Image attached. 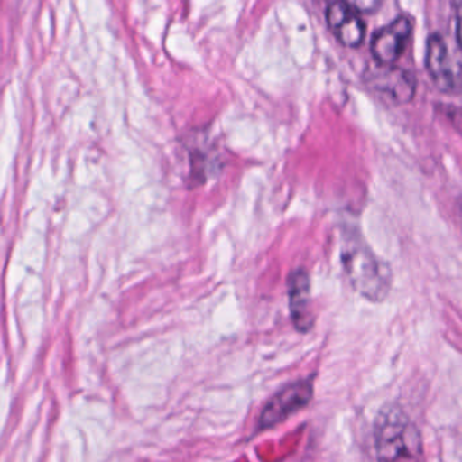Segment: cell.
I'll return each instance as SVG.
<instances>
[{"label":"cell","mask_w":462,"mask_h":462,"mask_svg":"<svg viewBox=\"0 0 462 462\" xmlns=\"http://www.w3.org/2000/svg\"><path fill=\"white\" fill-rule=\"evenodd\" d=\"M377 462H422V437L399 407L382 410L374 428Z\"/></svg>","instance_id":"obj_1"},{"label":"cell","mask_w":462,"mask_h":462,"mask_svg":"<svg viewBox=\"0 0 462 462\" xmlns=\"http://www.w3.org/2000/svg\"><path fill=\"white\" fill-rule=\"evenodd\" d=\"M342 263L350 284L364 298L382 301L391 290V271L357 236H350L342 247Z\"/></svg>","instance_id":"obj_2"},{"label":"cell","mask_w":462,"mask_h":462,"mask_svg":"<svg viewBox=\"0 0 462 462\" xmlns=\"http://www.w3.org/2000/svg\"><path fill=\"white\" fill-rule=\"evenodd\" d=\"M426 67L439 91L455 94L462 89V48L441 32L429 37Z\"/></svg>","instance_id":"obj_3"},{"label":"cell","mask_w":462,"mask_h":462,"mask_svg":"<svg viewBox=\"0 0 462 462\" xmlns=\"http://www.w3.org/2000/svg\"><path fill=\"white\" fill-rule=\"evenodd\" d=\"M312 398V383L310 380L293 383L282 388L263 407L260 417V428L271 429L282 420L304 409Z\"/></svg>","instance_id":"obj_4"},{"label":"cell","mask_w":462,"mask_h":462,"mask_svg":"<svg viewBox=\"0 0 462 462\" xmlns=\"http://www.w3.org/2000/svg\"><path fill=\"white\" fill-rule=\"evenodd\" d=\"M412 23L406 16L393 21V23L379 30L372 40V54L380 65H393L406 51L411 37Z\"/></svg>","instance_id":"obj_5"},{"label":"cell","mask_w":462,"mask_h":462,"mask_svg":"<svg viewBox=\"0 0 462 462\" xmlns=\"http://www.w3.org/2000/svg\"><path fill=\"white\" fill-rule=\"evenodd\" d=\"M328 27L342 45L357 48L364 42L366 26L358 11L346 0H334L326 11Z\"/></svg>","instance_id":"obj_6"},{"label":"cell","mask_w":462,"mask_h":462,"mask_svg":"<svg viewBox=\"0 0 462 462\" xmlns=\"http://www.w3.org/2000/svg\"><path fill=\"white\" fill-rule=\"evenodd\" d=\"M287 282L291 319L299 333H309L315 323L310 274L304 269H296L291 272Z\"/></svg>","instance_id":"obj_7"},{"label":"cell","mask_w":462,"mask_h":462,"mask_svg":"<svg viewBox=\"0 0 462 462\" xmlns=\"http://www.w3.org/2000/svg\"><path fill=\"white\" fill-rule=\"evenodd\" d=\"M388 65L387 72L376 80V88L387 94L395 103H407L412 99L415 92V80L411 73L406 70L396 69Z\"/></svg>","instance_id":"obj_8"},{"label":"cell","mask_w":462,"mask_h":462,"mask_svg":"<svg viewBox=\"0 0 462 462\" xmlns=\"http://www.w3.org/2000/svg\"><path fill=\"white\" fill-rule=\"evenodd\" d=\"M383 0H350V5L358 13H374L382 5Z\"/></svg>","instance_id":"obj_9"},{"label":"cell","mask_w":462,"mask_h":462,"mask_svg":"<svg viewBox=\"0 0 462 462\" xmlns=\"http://www.w3.org/2000/svg\"><path fill=\"white\" fill-rule=\"evenodd\" d=\"M457 42H458V45H460L462 48V8L460 10V15H458Z\"/></svg>","instance_id":"obj_10"}]
</instances>
